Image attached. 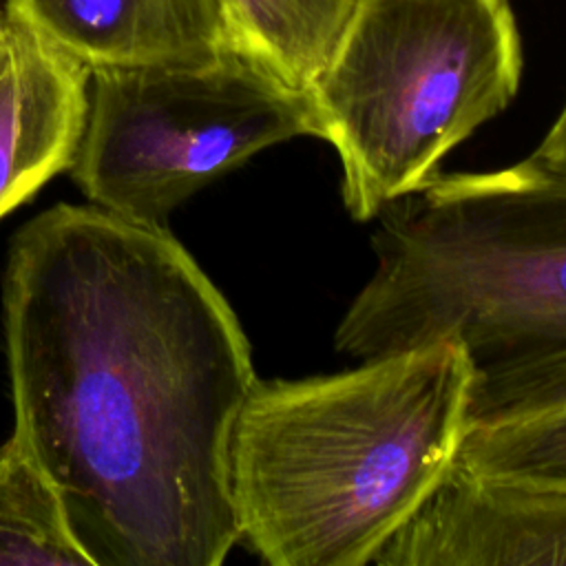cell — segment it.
<instances>
[{"mask_svg": "<svg viewBox=\"0 0 566 566\" xmlns=\"http://www.w3.org/2000/svg\"><path fill=\"white\" fill-rule=\"evenodd\" d=\"M376 566H566V489L471 475L455 464Z\"/></svg>", "mask_w": 566, "mask_h": 566, "instance_id": "cell-6", "label": "cell"}, {"mask_svg": "<svg viewBox=\"0 0 566 566\" xmlns=\"http://www.w3.org/2000/svg\"><path fill=\"white\" fill-rule=\"evenodd\" d=\"M2 11H4V0H0V15H2Z\"/></svg>", "mask_w": 566, "mask_h": 566, "instance_id": "cell-13", "label": "cell"}, {"mask_svg": "<svg viewBox=\"0 0 566 566\" xmlns=\"http://www.w3.org/2000/svg\"><path fill=\"white\" fill-rule=\"evenodd\" d=\"M524 55L509 0H356L312 88L356 221L420 190L517 93Z\"/></svg>", "mask_w": 566, "mask_h": 566, "instance_id": "cell-4", "label": "cell"}, {"mask_svg": "<svg viewBox=\"0 0 566 566\" xmlns=\"http://www.w3.org/2000/svg\"><path fill=\"white\" fill-rule=\"evenodd\" d=\"M0 566H93L57 489L15 433L0 447Z\"/></svg>", "mask_w": 566, "mask_h": 566, "instance_id": "cell-10", "label": "cell"}, {"mask_svg": "<svg viewBox=\"0 0 566 566\" xmlns=\"http://www.w3.org/2000/svg\"><path fill=\"white\" fill-rule=\"evenodd\" d=\"M237 44L287 86L307 93L356 0H228Z\"/></svg>", "mask_w": 566, "mask_h": 566, "instance_id": "cell-9", "label": "cell"}, {"mask_svg": "<svg viewBox=\"0 0 566 566\" xmlns=\"http://www.w3.org/2000/svg\"><path fill=\"white\" fill-rule=\"evenodd\" d=\"M376 219L374 272L336 327L338 352L458 340L471 427L566 405V179L528 157L438 172Z\"/></svg>", "mask_w": 566, "mask_h": 566, "instance_id": "cell-2", "label": "cell"}, {"mask_svg": "<svg viewBox=\"0 0 566 566\" xmlns=\"http://www.w3.org/2000/svg\"><path fill=\"white\" fill-rule=\"evenodd\" d=\"M471 367L453 338L310 378H256L228 440L239 542L272 566H363L455 464Z\"/></svg>", "mask_w": 566, "mask_h": 566, "instance_id": "cell-3", "label": "cell"}, {"mask_svg": "<svg viewBox=\"0 0 566 566\" xmlns=\"http://www.w3.org/2000/svg\"><path fill=\"white\" fill-rule=\"evenodd\" d=\"M91 69L4 2L0 15V219L77 153Z\"/></svg>", "mask_w": 566, "mask_h": 566, "instance_id": "cell-7", "label": "cell"}, {"mask_svg": "<svg viewBox=\"0 0 566 566\" xmlns=\"http://www.w3.org/2000/svg\"><path fill=\"white\" fill-rule=\"evenodd\" d=\"M455 467L478 478L566 489V405L520 420L471 427Z\"/></svg>", "mask_w": 566, "mask_h": 566, "instance_id": "cell-11", "label": "cell"}, {"mask_svg": "<svg viewBox=\"0 0 566 566\" xmlns=\"http://www.w3.org/2000/svg\"><path fill=\"white\" fill-rule=\"evenodd\" d=\"M88 69L203 62L241 49L228 0H4Z\"/></svg>", "mask_w": 566, "mask_h": 566, "instance_id": "cell-8", "label": "cell"}, {"mask_svg": "<svg viewBox=\"0 0 566 566\" xmlns=\"http://www.w3.org/2000/svg\"><path fill=\"white\" fill-rule=\"evenodd\" d=\"M546 172H553L562 179H566V102L557 119L553 122L551 130L546 133L544 142L537 146V150L528 157Z\"/></svg>", "mask_w": 566, "mask_h": 566, "instance_id": "cell-12", "label": "cell"}, {"mask_svg": "<svg viewBox=\"0 0 566 566\" xmlns=\"http://www.w3.org/2000/svg\"><path fill=\"white\" fill-rule=\"evenodd\" d=\"M321 137L307 93L243 49L184 64L91 69L77 188L122 219L166 226L206 184L256 153Z\"/></svg>", "mask_w": 566, "mask_h": 566, "instance_id": "cell-5", "label": "cell"}, {"mask_svg": "<svg viewBox=\"0 0 566 566\" xmlns=\"http://www.w3.org/2000/svg\"><path fill=\"white\" fill-rule=\"evenodd\" d=\"M13 433L93 566H219L239 542L228 440L256 380L245 332L168 232L57 203L2 279Z\"/></svg>", "mask_w": 566, "mask_h": 566, "instance_id": "cell-1", "label": "cell"}]
</instances>
